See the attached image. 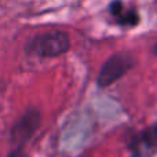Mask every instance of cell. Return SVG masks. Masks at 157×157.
Segmentation results:
<instances>
[{"mask_svg": "<svg viewBox=\"0 0 157 157\" xmlns=\"http://www.w3.org/2000/svg\"><path fill=\"white\" fill-rule=\"evenodd\" d=\"M136 65V59L130 51H116L102 63L95 83L99 88H108L123 78Z\"/></svg>", "mask_w": 157, "mask_h": 157, "instance_id": "2", "label": "cell"}, {"mask_svg": "<svg viewBox=\"0 0 157 157\" xmlns=\"http://www.w3.org/2000/svg\"><path fill=\"white\" fill-rule=\"evenodd\" d=\"M7 157H28V153L24 150V147H14Z\"/></svg>", "mask_w": 157, "mask_h": 157, "instance_id": "6", "label": "cell"}, {"mask_svg": "<svg viewBox=\"0 0 157 157\" xmlns=\"http://www.w3.org/2000/svg\"><path fill=\"white\" fill-rule=\"evenodd\" d=\"M128 145L134 153L138 152L141 146H145L147 149H157V123L146 127L141 132L132 135Z\"/></svg>", "mask_w": 157, "mask_h": 157, "instance_id": "5", "label": "cell"}, {"mask_svg": "<svg viewBox=\"0 0 157 157\" xmlns=\"http://www.w3.org/2000/svg\"><path fill=\"white\" fill-rule=\"evenodd\" d=\"M152 51H153V54H155V55H157V44H155V47H153Z\"/></svg>", "mask_w": 157, "mask_h": 157, "instance_id": "7", "label": "cell"}, {"mask_svg": "<svg viewBox=\"0 0 157 157\" xmlns=\"http://www.w3.org/2000/svg\"><path fill=\"white\" fill-rule=\"evenodd\" d=\"M41 124V112L36 106H29L17 119L10 130V141L15 147H24L33 138Z\"/></svg>", "mask_w": 157, "mask_h": 157, "instance_id": "3", "label": "cell"}, {"mask_svg": "<svg viewBox=\"0 0 157 157\" xmlns=\"http://www.w3.org/2000/svg\"><path fill=\"white\" fill-rule=\"evenodd\" d=\"M108 11L120 28L132 29L141 22V15L135 7H128L123 0H112L108 6Z\"/></svg>", "mask_w": 157, "mask_h": 157, "instance_id": "4", "label": "cell"}, {"mask_svg": "<svg viewBox=\"0 0 157 157\" xmlns=\"http://www.w3.org/2000/svg\"><path fill=\"white\" fill-rule=\"evenodd\" d=\"M72 47L71 35L65 29H51L39 32L29 39L24 46L28 57L50 59L65 55Z\"/></svg>", "mask_w": 157, "mask_h": 157, "instance_id": "1", "label": "cell"}]
</instances>
